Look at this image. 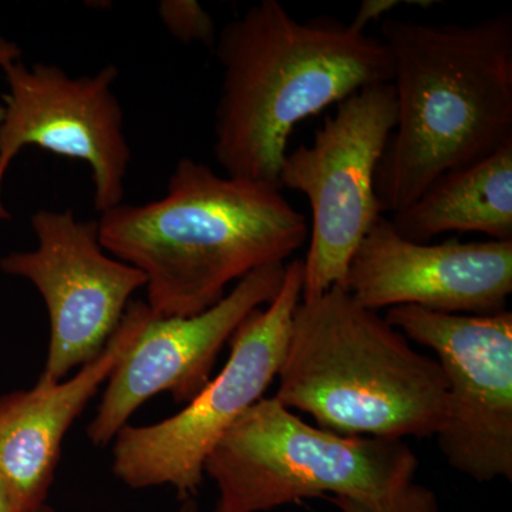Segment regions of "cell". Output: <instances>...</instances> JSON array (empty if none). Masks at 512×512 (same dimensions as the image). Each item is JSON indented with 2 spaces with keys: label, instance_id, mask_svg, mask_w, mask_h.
Here are the masks:
<instances>
[{
  "label": "cell",
  "instance_id": "5b68a950",
  "mask_svg": "<svg viewBox=\"0 0 512 512\" xmlns=\"http://www.w3.org/2000/svg\"><path fill=\"white\" fill-rule=\"evenodd\" d=\"M419 458L404 440L342 436L262 397L205 461L214 512H266L319 497L377 501L416 481Z\"/></svg>",
  "mask_w": 512,
  "mask_h": 512
},
{
  "label": "cell",
  "instance_id": "9c48e42d",
  "mask_svg": "<svg viewBox=\"0 0 512 512\" xmlns=\"http://www.w3.org/2000/svg\"><path fill=\"white\" fill-rule=\"evenodd\" d=\"M30 224L37 248L3 256L0 269L28 279L42 295L50 340L39 379L62 382L100 355L146 276L104 251L99 221L79 220L73 210H39Z\"/></svg>",
  "mask_w": 512,
  "mask_h": 512
},
{
  "label": "cell",
  "instance_id": "d6986e66",
  "mask_svg": "<svg viewBox=\"0 0 512 512\" xmlns=\"http://www.w3.org/2000/svg\"><path fill=\"white\" fill-rule=\"evenodd\" d=\"M0 512H23L8 483L0 477Z\"/></svg>",
  "mask_w": 512,
  "mask_h": 512
},
{
  "label": "cell",
  "instance_id": "44dd1931",
  "mask_svg": "<svg viewBox=\"0 0 512 512\" xmlns=\"http://www.w3.org/2000/svg\"><path fill=\"white\" fill-rule=\"evenodd\" d=\"M33 512H56L55 510H53L52 507H49V505H42V507L40 508H37V510L33 511Z\"/></svg>",
  "mask_w": 512,
  "mask_h": 512
},
{
  "label": "cell",
  "instance_id": "ac0fdd59",
  "mask_svg": "<svg viewBox=\"0 0 512 512\" xmlns=\"http://www.w3.org/2000/svg\"><path fill=\"white\" fill-rule=\"evenodd\" d=\"M22 55L23 52L18 43L0 36V69L5 64L22 60ZM3 114H5V109H3V104H0V123H2Z\"/></svg>",
  "mask_w": 512,
  "mask_h": 512
},
{
  "label": "cell",
  "instance_id": "30bf717a",
  "mask_svg": "<svg viewBox=\"0 0 512 512\" xmlns=\"http://www.w3.org/2000/svg\"><path fill=\"white\" fill-rule=\"evenodd\" d=\"M9 93L3 96L0 123V221L6 171L20 150L35 146L56 156L84 161L92 171L94 208L103 212L123 204L131 163L124 113L113 84L119 69L107 64L94 74L73 77L53 63L2 67Z\"/></svg>",
  "mask_w": 512,
  "mask_h": 512
},
{
  "label": "cell",
  "instance_id": "7c38bea8",
  "mask_svg": "<svg viewBox=\"0 0 512 512\" xmlns=\"http://www.w3.org/2000/svg\"><path fill=\"white\" fill-rule=\"evenodd\" d=\"M342 288L375 312L396 306L504 312L512 293V241L420 244L402 237L382 215L353 254Z\"/></svg>",
  "mask_w": 512,
  "mask_h": 512
},
{
  "label": "cell",
  "instance_id": "ffe728a7",
  "mask_svg": "<svg viewBox=\"0 0 512 512\" xmlns=\"http://www.w3.org/2000/svg\"><path fill=\"white\" fill-rule=\"evenodd\" d=\"M178 512H200V510H198V505L195 503L194 498H190V500L183 501V505H181Z\"/></svg>",
  "mask_w": 512,
  "mask_h": 512
},
{
  "label": "cell",
  "instance_id": "2e32d148",
  "mask_svg": "<svg viewBox=\"0 0 512 512\" xmlns=\"http://www.w3.org/2000/svg\"><path fill=\"white\" fill-rule=\"evenodd\" d=\"M329 500L340 512H441L436 493L417 481L383 500L363 501L345 497Z\"/></svg>",
  "mask_w": 512,
  "mask_h": 512
},
{
  "label": "cell",
  "instance_id": "9a60e30c",
  "mask_svg": "<svg viewBox=\"0 0 512 512\" xmlns=\"http://www.w3.org/2000/svg\"><path fill=\"white\" fill-rule=\"evenodd\" d=\"M158 16L178 42L214 50L218 37L215 20L197 0H163L158 5Z\"/></svg>",
  "mask_w": 512,
  "mask_h": 512
},
{
  "label": "cell",
  "instance_id": "8992f818",
  "mask_svg": "<svg viewBox=\"0 0 512 512\" xmlns=\"http://www.w3.org/2000/svg\"><path fill=\"white\" fill-rule=\"evenodd\" d=\"M302 293L303 262L293 259L274 301L252 312L229 339L220 375L174 416L150 426L126 424L117 433L113 473L120 481L136 490L170 485L181 501L198 493L211 451L278 376Z\"/></svg>",
  "mask_w": 512,
  "mask_h": 512
},
{
  "label": "cell",
  "instance_id": "8fae6325",
  "mask_svg": "<svg viewBox=\"0 0 512 512\" xmlns=\"http://www.w3.org/2000/svg\"><path fill=\"white\" fill-rule=\"evenodd\" d=\"M286 264L256 269L217 305L194 316H160L150 309L143 329L111 373L99 410L87 427L96 446H106L131 414L158 393L188 403L211 380L221 349L242 322L274 301Z\"/></svg>",
  "mask_w": 512,
  "mask_h": 512
},
{
  "label": "cell",
  "instance_id": "e0dca14e",
  "mask_svg": "<svg viewBox=\"0 0 512 512\" xmlns=\"http://www.w3.org/2000/svg\"><path fill=\"white\" fill-rule=\"evenodd\" d=\"M403 3L406 5L407 2H402V0H365V2L360 3L355 18H353L349 25L353 29L365 32L370 22L383 18L390 10L403 5Z\"/></svg>",
  "mask_w": 512,
  "mask_h": 512
},
{
  "label": "cell",
  "instance_id": "52a82bcc",
  "mask_svg": "<svg viewBox=\"0 0 512 512\" xmlns=\"http://www.w3.org/2000/svg\"><path fill=\"white\" fill-rule=\"evenodd\" d=\"M396 126L393 84H373L340 101L311 144L286 153L279 188L301 192L312 211L302 299L343 285L357 247L382 217L376 171Z\"/></svg>",
  "mask_w": 512,
  "mask_h": 512
},
{
  "label": "cell",
  "instance_id": "4fadbf2b",
  "mask_svg": "<svg viewBox=\"0 0 512 512\" xmlns=\"http://www.w3.org/2000/svg\"><path fill=\"white\" fill-rule=\"evenodd\" d=\"M148 313L147 302L128 303L100 355L72 379H39L32 389L0 399V477L8 483L23 512L45 505L67 430L133 348Z\"/></svg>",
  "mask_w": 512,
  "mask_h": 512
},
{
  "label": "cell",
  "instance_id": "277c9868",
  "mask_svg": "<svg viewBox=\"0 0 512 512\" xmlns=\"http://www.w3.org/2000/svg\"><path fill=\"white\" fill-rule=\"evenodd\" d=\"M276 377L279 403L342 436L429 439L446 414L439 362L342 286L299 303Z\"/></svg>",
  "mask_w": 512,
  "mask_h": 512
},
{
  "label": "cell",
  "instance_id": "6da1fadb",
  "mask_svg": "<svg viewBox=\"0 0 512 512\" xmlns=\"http://www.w3.org/2000/svg\"><path fill=\"white\" fill-rule=\"evenodd\" d=\"M104 251L146 276L147 305L160 316H194L228 285L285 264L308 238V221L275 185L215 173L181 158L167 194L100 214Z\"/></svg>",
  "mask_w": 512,
  "mask_h": 512
},
{
  "label": "cell",
  "instance_id": "7a4b0ae2",
  "mask_svg": "<svg viewBox=\"0 0 512 512\" xmlns=\"http://www.w3.org/2000/svg\"><path fill=\"white\" fill-rule=\"evenodd\" d=\"M214 156L225 175L279 187L293 128L367 86L392 83L382 39L329 16L299 22L261 0L218 32Z\"/></svg>",
  "mask_w": 512,
  "mask_h": 512
},
{
  "label": "cell",
  "instance_id": "3957f363",
  "mask_svg": "<svg viewBox=\"0 0 512 512\" xmlns=\"http://www.w3.org/2000/svg\"><path fill=\"white\" fill-rule=\"evenodd\" d=\"M397 126L375 178L382 212L404 210L441 175L512 141V16L471 25L382 22Z\"/></svg>",
  "mask_w": 512,
  "mask_h": 512
},
{
  "label": "cell",
  "instance_id": "ba28073f",
  "mask_svg": "<svg viewBox=\"0 0 512 512\" xmlns=\"http://www.w3.org/2000/svg\"><path fill=\"white\" fill-rule=\"evenodd\" d=\"M387 322L436 355L447 386L441 454L478 483L512 480V313L396 306Z\"/></svg>",
  "mask_w": 512,
  "mask_h": 512
},
{
  "label": "cell",
  "instance_id": "5bb4252c",
  "mask_svg": "<svg viewBox=\"0 0 512 512\" xmlns=\"http://www.w3.org/2000/svg\"><path fill=\"white\" fill-rule=\"evenodd\" d=\"M402 237L427 244L446 232L512 241V141L476 163L441 175L390 218Z\"/></svg>",
  "mask_w": 512,
  "mask_h": 512
}]
</instances>
